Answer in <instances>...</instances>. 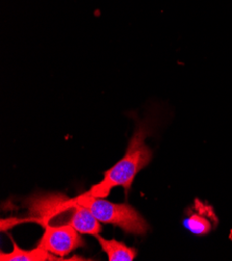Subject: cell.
<instances>
[{
	"label": "cell",
	"instance_id": "2",
	"mask_svg": "<svg viewBox=\"0 0 232 261\" xmlns=\"http://www.w3.org/2000/svg\"><path fill=\"white\" fill-rule=\"evenodd\" d=\"M30 220L47 228L71 226L80 208L75 199L62 194L35 195L27 201Z\"/></svg>",
	"mask_w": 232,
	"mask_h": 261
},
{
	"label": "cell",
	"instance_id": "8",
	"mask_svg": "<svg viewBox=\"0 0 232 261\" xmlns=\"http://www.w3.org/2000/svg\"><path fill=\"white\" fill-rule=\"evenodd\" d=\"M100 223L101 222L92 214L89 208L80 204V208L71 226L81 234L96 236L102 231Z\"/></svg>",
	"mask_w": 232,
	"mask_h": 261
},
{
	"label": "cell",
	"instance_id": "4",
	"mask_svg": "<svg viewBox=\"0 0 232 261\" xmlns=\"http://www.w3.org/2000/svg\"><path fill=\"white\" fill-rule=\"evenodd\" d=\"M38 246L51 254L64 257L77 248L84 247L85 243L79 231L72 226H65L45 229L44 236Z\"/></svg>",
	"mask_w": 232,
	"mask_h": 261
},
{
	"label": "cell",
	"instance_id": "7",
	"mask_svg": "<svg viewBox=\"0 0 232 261\" xmlns=\"http://www.w3.org/2000/svg\"><path fill=\"white\" fill-rule=\"evenodd\" d=\"M13 243V252L10 254H5L2 252L0 254V260L2 261H46V260H62L54 256V254L49 253L41 247H37L32 251H25L20 249L16 242L11 238Z\"/></svg>",
	"mask_w": 232,
	"mask_h": 261
},
{
	"label": "cell",
	"instance_id": "1",
	"mask_svg": "<svg viewBox=\"0 0 232 261\" xmlns=\"http://www.w3.org/2000/svg\"><path fill=\"white\" fill-rule=\"evenodd\" d=\"M149 125L140 124L132 138L123 159L110 170L105 172V178L85 193L87 196L106 198L115 187H123L128 193L137 174L148 166L152 160V151L145 145V139L149 136Z\"/></svg>",
	"mask_w": 232,
	"mask_h": 261
},
{
	"label": "cell",
	"instance_id": "5",
	"mask_svg": "<svg viewBox=\"0 0 232 261\" xmlns=\"http://www.w3.org/2000/svg\"><path fill=\"white\" fill-rule=\"evenodd\" d=\"M218 224V218L214 208L200 200H196L192 208H189L188 216L184 220V226L196 236L209 234Z\"/></svg>",
	"mask_w": 232,
	"mask_h": 261
},
{
	"label": "cell",
	"instance_id": "3",
	"mask_svg": "<svg viewBox=\"0 0 232 261\" xmlns=\"http://www.w3.org/2000/svg\"><path fill=\"white\" fill-rule=\"evenodd\" d=\"M76 202L89 208L101 222L120 227L124 232L142 236L148 231V224L144 218L128 204H114L101 198L85 194L75 198Z\"/></svg>",
	"mask_w": 232,
	"mask_h": 261
},
{
	"label": "cell",
	"instance_id": "6",
	"mask_svg": "<svg viewBox=\"0 0 232 261\" xmlns=\"http://www.w3.org/2000/svg\"><path fill=\"white\" fill-rule=\"evenodd\" d=\"M96 239L99 242L102 251L106 252L110 261H133L138 255L135 248L127 247L122 242L116 240H106L99 234H96Z\"/></svg>",
	"mask_w": 232,
	"mask_h": 261
}]
</instances>
